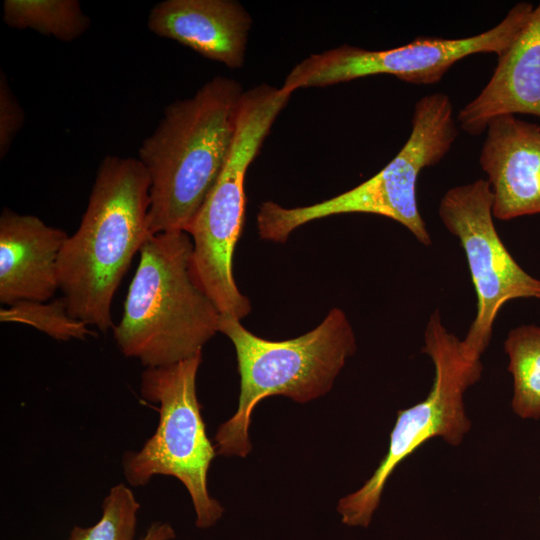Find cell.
<instances>
[{"label":"cell","mask_w":540,"mask_h":540,"mask_svg":"<svg viewBox=\"0 0 540 540\" xmlns=\"http://www.w3.org/2000/svg\"><path fill=\"white\" fill-rule=\"evenodd\" d=\"M24 111L0 71V158L6 157L12 142L24 125Z\"/></svg>","instance_id":"d6986e66"},{"label":"cell","mask_w":540,"mask_h":540,"mask_svg":"<svg viewBox=\"0 0 540 540\" xmlns=\"http://www.w3.org/2000/svg\"><path fill=\"white\" fill-rule=\"evenodd\" d=\"M513 378L512 411L521 419H540V326L511 329L503 344Z\"/></svg>","instance_id":"9a60e30c"},{"label":"cell","mask_w":540,"mask_h":540,"mask_svg":"<svg viewBox=\"0 0 540 540\" xmlns=\"http://www.w3.org/2000/svg\"><path fill=\"white\" fill-rule=\"evenodd\" d=\"M175 531L169 523L153 522L140 540H172Z\"/></svg>","instance_id":"ffe728a7"},{"label":"cell","mask_w":540,"mask_h":540,"mask_svg":"<svg viewBox=\"0 0 540 540\" xmlns=\"http://www.w3.org/2000/svg\"><path fill=\"white\" fill-rule=\"evenodd\" d=\"M479 155L494 219L540 214V125L516 115L491 120Z\"/></svg>","instance_id":"8fae6325"},{"label":"cell","mask_w":540,"mask_h":540,"mask_svg":"<svg viewBox=\"0 0 540 540\" xmlns=\"http://www.w3.org/2000/svg\"><path fill=\"white\" fill-rule=\"evenodd\" d=\"M410 135L396 156L358 186L319 203L287 208L263 202L257 214L261 239L285 242L298 227L321 218L365 213L390 218L423 245L432 244L417 200V181L426 167L439 163L458 136L449 96L442 92L420 98L413 110Z\"/></svg>","instance_id":"5b68a950"},{"label":"cell","mask_w":540,"mask_h":540,"mask_svg":"<svg viewBox=\"0 0 540 540\" xmlns=\"http://www.w3.org/2000/svg\"><path fill=\"white\" fill-rule=\"evenodd\" d=\"M202 352L177 363L148 367L141 374L140 393L157 404L158 425L138 451L122 457L130 486H145L157 475L172 476L186 488L200 529L214 526L224 508L208 491V471L217 455L206 432L196 391Z\"/></svg>","instance_id":"52a82bcc"},{"label":"cell","mask_w":540,"mask_h":540,"mask_svg":"<svg viewBox=\"0 0 540 540\" xmlns=\"http://www.w3.org/2000/svg\"><path fill=\"white\" fill-rule=\"evenodd\" d=\"M139 253L122 318L113 327L119 350L145 368L201 353L219 332L220 312L195 279L191 236L158 233Z\"/></svg>","instance_id":"3957f363"},{"label":"cell","mask_w":540,"mask_h":540,"mask_svg":"<svg viewBox=\"0 0 540 540\" xmlns=\"http://www.w3.org/2000/svg\"><path fill=\"white\" fill-rule=\"evenodd\" d=\"M539 499H540V495H539Z\"/></svg>","instance_id":"44dd1931"},{"label":"cell","mask_w":540,"mask_h":540,"mask_svg":"<svg viewBox=\"0 0 540 540\" xmlns=\"http://www.w3.org/2000/svg\"><path fill=\"white\" fill-rule=\"evenodd\" d=\"M218 331L231 340L240 375L237 410L214 436L217 455L225 457L249 454L251 416L260 401L283 395L306 403L325 395L357 349L353 328L339 308H332L313 330L289 340L258 337L224 314Z\"/></svg>","instance_id":"277c9868"},{"label":"cell","mask_w":540,"mask_h":540,"mask_svg":"<svg viewBox=\"0 0 540 540\" xmlns=\"http://www.w3.org/2000/svg\"><path fill=\"white\" fill-rule=\"evenodd\" d=\"M150 179L138 158L101 161L77 231L58 257L59 289L70 316L106 332L111 304L137 252L153 236Z\"/></svg>","instance_id":"6da1fadb"},{"label":"cell","mask_w":540,"mask_h":540,"mask_svg":"<svg viewBox=\"0 0 540 540\" xmlns=\"http://www.w3.org/2000/svg\"><path fill=\"white\" fill-rule=\"evenodd\" d=\"M252 18L235 0H165L153 6L147 27L230 69L244 65Z\"/></svg>","instance_id":"7c38bea8"},{"label":"cell","mask_w":540,"mask_h":540,"mask_svg":"<svg viewBox=\"0 0 540 540\" xmlns=\"http://www.w3.org/2000/svg\"><path fill=\"white\" fill-rule=\"evenodd\" d=\"M0 320L32 326L59 341L83 340L95 333L69 315L64 297L51 302H17L0 310Z\"/></svg>","instance_id":"e0dca14e"},{"label":"cell","mask_w":540,"mask_h":540,"mask_svg":"<svg viewBox=\"0 0 540 540\" xmlns=\"http://www.w3.org/2000/svg\"><path fill=\"white\" fill-rule=\"evenodd\" d=\"M529 114L540 118V3L510 46L498 56L484 88L464 107L456 122L466 133L485 132L502 115Z\"/></svg>","instance_id":"5bb4252c"},{"label":"cell","mask_w":540,"mask_h":540,"mask_svg":"<svg viewBox=\"0 0 540 540\" xmlns=\"http://www.w3.org/2000/svg\"><path fill=\"white\" fill-rule=\"evenodd\" d=\"M533 9L529 2L517 3L496 26L466 38L418 37L386 50L344 44L314 53L291 69L281 89L292 94L298 89L326 87L380 74L416 85H432L467 56L478 53L500 56L524 27Z\"/></svg>","instance_id":"9c48e42d"},{"label":"cell","mask_w":540,"mask_h":540,"mask_svg":"<svg viewBox=\"0 0 540 540\" xmlns=\"http://www.w3.org/2000/svg\"><path fill=\"white\" fill-rule=\"evenodd\" d=\"M139 509L132 490L119 483L105 496L99 520L88 527L74 526L68 540H133Z\"/></svg>","instance_id":"ac0fdd59"},{"label":"cell","mask_w":540,"mask_h":540,"mask_svg":"<svg viewBox=\"0 0 540 540\" xmlns=\"http://www.w3.org/2000/svg\"><path fill=\"white\" fill-rule=\"evenodd\" d=\"M493 195L485 179L450 188L438 214L458 238L466 256L477 297L476 315L462 340L476 357L488 348L501 308L520 298H540V279L527 273L501 240L492 213Z\"/></svg>","instance_id":"30bf717a"},{"label":"cell","mask_w":540,"mask_h":540,"mask_svg":"<svg viewBox=\"0 0 540 540\" xmlns=\"http://www.w3.org/2000/svg\"><path fill=\"white\" fill-rule=\"evenodd\" d=\"M3 21L64 42L80 38L91 24L78 0H5Z\"/></svg>","instance_id":"2e32d148"},{"label":"cell","mask_w":540,"mask_h":540,"mask_svg":"<svg viewBox=\"0 0 540 540\" xmlns=\"http://www.w3.org/2000/svg\"><path fill=\"white\" fill-rule=\"evenodd\" d=\"M291 95L266 83L243 92L226 163L186 231L193 242L197 283L220 314L238 320L251 311L232 271L234 249L245 222V177Z\"/></svg>","instance_id":"8992f818"},{"label":"cell","mask_w":540,"mask_h":540,"mask_svg":"<svg viewBox=\"0 0 540 540\" xmlns=\"http://www.w3.org/2000/svg\"><path fill=\"white\" fill-rule=\"evenodd\" d=\"M243 92L238 81L216 76L168 105L142 142L138 160L150 179L153 235L187 231L226 163Z\"/></svg>","instance_id":"7a4b0ae2"},{"label":"cell","mask_w":540,"mask_h":540,"mask_svg":"<svg viewBox=\"0 0 540 540\" xmlns=\"http://www.w3.org/2000/svg\"><path fill=\"white\" fill-rule=\"evenodd\" d=\"M422 353L434 367L432 387L425 399L397 412L387 453L373 475L339 500L337 512L347 526H369L394 470L426 441L440 437L456 447L471 429L464 395L482 376L481 358L469 353L462 340L445 327L439 310L426 324Z\"/></svg>","instance_id":"ba28073f"},{"label":"cell","mask_w":540,"mask_h":540,"mask_svg":"<svg viewBox=\"0 0 540 540\" xmlns=\"http://www.w3.org/2000/svg\"><path fill=\"white\" fill-rule=\"evenodd\" d=\"M68 238L34 215L4 208L0 216V302H47L59 288L57 262Z\"/></svg>","instance_id":"4fadbf2b"}]
</instances>
